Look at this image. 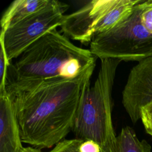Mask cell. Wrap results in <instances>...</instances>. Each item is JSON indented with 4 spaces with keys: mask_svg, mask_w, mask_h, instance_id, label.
<instances>
[{
    "mask_svg": "<svg viewBox=\"0 0 152 152\" xmlns=\"http://www.w3.org/2000/svg\"><path fill=\"white\" fill-rule=\"evenodd\" d=\"M96 62L72 79L48 80L11 97L21 141L36 149L50 148L72 130Z\"/></svg>",
    "mask_w": 152,
    "mask_h": 152,
    "instance_id": "cell-1",
    "label": "cell"
},
{
    "mask_svg": "<svg viewBox=\"0 0 152 152\" xmlns=\"http://www.w3.org/2000/svg\"><path fill=\"white\" fill-rule=\"evenodd\" d=\"M74 58L93 59L96 57L90 49L71 43L57 28L49 31L10 62L6 80L7 93L13 97L44 81L63 78L66 63Z\"/></svg>",
    "mask_w": 152,
    "mask_h": 152,
    "instance_id": "cell-2",
    "label": "cell"
},
{
    "mask_svg": "<svg viewBox=\"0 0 152 152\" xmlns=\"http://www.w3.org/2000/svg\"><path fill=\"white\" fill-rule=\"evenodd\" d=\"M121 62L117 59H101L96 80L86 90L72 127L75 138L95 141L100 145L101 152H113L115 147L112 92Z\"/></svg>",
    "mask_w": 152,
    "mask_h": 152,
    "instance_id": "cell-3",
    "label": "cell"
},
{
    "mask_svg": "<svg viewBox=\"0 0 152 152\" xmlns=\"http://www.w3.org/2000/svg\"><path fill=\"white\" fill-rule=\"evenodd\" d=\"M130 15L113 28L94 36L90 50L101 59H117L140 62L152 56V34L142 25L141 3Z\"/></svg>",
    "mask_w": 152,
    "mask_h": 152,
    "instance_id": "cell-4",
    "label": "cell"
},
{
    "mask_svg": "<svg viewBox=\"0 0 152 152\" xmlns=\"http://www.w3.org/2000/svg\"><path fill=\"white\" fill-rule=\"evenodd\" d=\"M141 0H93L65 15L61 30L65 36L82 43L107 31L124 21Z\"/></svg>",
    "mask_w": 152,
    "mask_h": 152,
    "instance_id": "cell-5",
    "label": "cell"
},
{
    "mask_svg": "<svg viewBox=\"0 0 152 152\" xmlns=\"http://www.w3.org/2000/svg\"><path fill=\"white\" fill-rule=\"evenodd\" d=\"M68 8L65 3L52 0L44 8L1 32L0 43L7 60L10 62L42 36L60 27Z\"/></svg>",
    "mask_w": 152,
    "mask_h": 152,
    "instance_id": "cell-6",
    "label": "cell"
},
{
    "mask_svg": "<svg viewBox=\"0 0 152 152\" xmlns=\"http://www.w3.org/2000/svg\"><path fill=\"white\" fill-rule=\"evenodd\" d=\"M122 95L123 106L135 124L141 119V108L152 102V56L131 69Z\"/></svg>",
    "mask_w": 152,
    "mask_h": 152,
    "instance_id": "cell-7",
    "label": "cell"
},
{
    "mask_svg": "<svg viewBox=\"0 0 152 152\" xmlns=\"http://www.w3.org/2000/svg\"><path fill=\"white\" fill-rule=\"evenodd\" d=\"M22 142L13 100L0 92V152H23Z\"/></svg>",
    "mask_w": 152,
    "mask_h": 152,
    "instance_id": "cell-8",
    "label": "cell"
},
{
    "mask_svg": "<svg viewBox=\"0 0 152 152\" xmlns=\"http://www.w3.org/2000/svg\"><path fill=\"white\" fill-rule=\"evenodd\" d=\"M52 0H15L3 13L1 20V32L48 6Z\"/></svg>",
    "mask_w": 152,
    "mask_h": 152,
    "instance_id": "cell-9",
    "label": "cell"
},
{
    "mask_svg": "<svg viewBox=\"0 0 152 152\" xmlns=\"http://www.w3.org/2000/svg\"><path fill=\"white\" fill-rule=\"evenodd\" d=\"M113 152H151V146L145 140H139L134 131L127 126L116 136Z\"/></svg>",
    "mask_w": 152,
    "mask_h": 152,
    "instance_id": "cell-10",
    "label": "cell"
},
{
    "mask_svg": "<svg viewBox=\"0 0 152 152\" xmlns=\"http://www.w3.org/2000/svg\"><path fill=\"white\" fill-rule=\"evenodd\" d=\"M140 18L142 25L152 34V0L142 1L141 3Z\"/></svg>",
    "mask_w": 152,
    "mask_h": 152,
    "instance_id": "cell-11",
    "label": "cell"
},
{
    "mask_svg": "<svg viewBox=\"0 0 152 152\" xmlns=\"http://www.w3.org/2000/svg\"><path fill=\"white\" fill-rule=\"evenodd\" d=\"M81 141V140L77 138L64 139L48 152H79V147Z\"/></svg>",
    "mask_w": 152,
    "mask_h": 152,
    "instance_id": "cell-12",
    "label": "cell"
},
{
    "mask_svg": "<svg viewBox=\"0 0 152 152\" xmlns=\"http://www.w3.org/2000/svg\"><path fill=\"white\" fill-rule=\"evenodd\" d=\"M0 92L6 90V80L10 62L7 60L3 45L0 43Z\"/></svg>",
    "mask_w": 152,
    "mask_h": 152,
    "instance_id": "cell-13",
    "label": "cell"
},
{
    "mask_svg": "<svg viewBox=\"0 0 152 152\" xmlns=\"http://www.w3.org/2000/svg\"><path fill=\"white\" fill-rule=\"evenodd\" d=\"M141 119L147 133L152 136V102L141 108Z\"/></svg>",
    "mask_w": 152,
    "mask_h": 152,
    "instance_id": "cell-14",
    "label": "cell"
},
{
    "mask_svg": "<svg viewBox=\"0 0 152 152\" xmlns=\"http://www.w3.org/2000/svg\"><path fill=\"white\" fill-rule=\"evenodd\" d=\"M79 152H101L100 145L92 140H82Z\"/></svg>",
    "mask_w": 152,
    "mask_h": 152,
    "instance_id": "cell-15",
    "label": "cell"
},
{
    "mask_svg": "<svg viewBox=\"0 0 152 152\" xmlns=\"http://www.w3.org/2000/svg\"><path fill=\"white\" fill-rule=\"evenodd\" d=\"M23 152H44V151H42L41 150L36 149L29 146L27 147H24Z\"/></svg>",
    "mask_w": 152,
    "mask_h": 152,
    "instance_id": "cell-16",
    "label": "cell"
}]
</instances>
